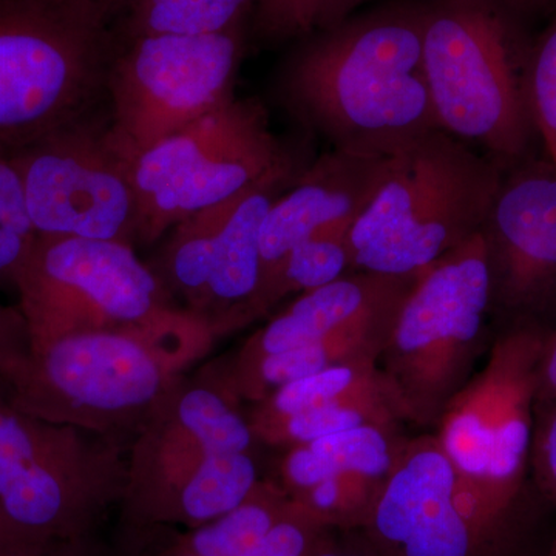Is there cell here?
Listing matches in <instances>:
<instances>
[{"instance_id": "1", "label": "cell", "mask_w": 556, "mask_h": 556, "mask_svg": "<svg viewBox=\"0 0 556 556\" xmlns=\"http://www.w3.org/2000/svg\"><path fill=\"white\" fill-rule=\"evenodd\" d=\"M427 2L388 3L302 39L281 75L292 112L336 149L393 155L441 129L424 75Z\"/></svg>"}, {"instance_id": "2", "label": "cell", "mask_w": 556, "mask_h": 556, "mask_svg": "<svg viewBox=\"0 0 556 556\" xmlns=\"http://www.w3.org/2000/svg\"><path fill=\"white\" fill-rule=\"evenodd\" d=\"M503 167L442 129L390 156L375 199L350 230L353 269L412 276L484 229Z\"/></svg>"}, {"instance_id": "3", "label": "cell", "mask_w": 556, "mask_h": 556, "mask_svg": "<svg viewBox=\"0 0 556 556\" xmlns=\"http://www.w3.org/2000/svg\"><path fill=\"white\" fill-rule=\"evenodd\" d=\"M119 0H0V146L94 112L118 47Z\"/></svg>"}, {"instance_id": "4", "label": "cell", "mask_w": 556, "mask_h": 556, "mask_svg": "<svg viewBox=\"0 0 556 556\" xmlns=\"http://www.w3.org/2000/svg\"><path fill=\"white\" fill-rule=\"evenodd\" d=\"M515 14L485 0H430L424 75L439 127L481 146L504 170L527 159L535 137L527 70L530 51Z\"/></svg>"}, {"instance_id": "5", "label": "cell", "mask_w": 556, "mask_h": 556, "mask_svg": "<svg viewBox=\"0 0 556 556\" xmlns=\"http://www.w3.org/2000/svg\"><path fill=\"white\" fill-rule=\"evenodd\" d=\"M493 292L484 229L417 274L378 362L408 419H439L467 382Z\"/></svg>"}, {"instance_id": "6", "label": "cell", "mask_w": 556, "mask_h": 556, "mask_svg": "<svg viewBox=\"0 0 556 556\" xmlns=\"http://www.w3.org/2000/svg\"><path fill=\"white\" fill-rule=\"evenodd\" d=\"M294 169L262 104L233 98L131 161L141 212L138 237L156 239L189 215Z\"/></svg>"}, {"instance_id": "7", "label": "cell", "mask_w": 556, "mask_h": 556, "mask_svg": "<svg viewBox=\"0 0 556 556\" xmlns=\"http://www.w3.org/2000/svg\"><path fill=\"white\" fill-rule=\"evenodd\" d=\"M544 336L508 332L484 368L467 380L439 416V445L460 489L489 517L506 521L517 500L533 442V402Z\"/></svg>"}, {"instance_id": "8", "label": "cell", "mask_w": 556, "mask_h": 556, "mask_svg": "<svg viewBox=\"0 0 556 556\" xmlns=\"http://www.w3.org/2000/svg\"><path fill=\"white\" fill-rule=\"evenodd\" d=\"M248 24L214 35L121 38L110 62L109 137L130 163L139 153L236 98Z\"/></svg>"}, {"instance_id": "9", "label": "cell", "mask_w": 556, "mask_h": 556, "mask_svg": "<svg viewBox=\"0 0 556 556\" xmlns=\"http://www.w3.org/2000/svg\"><path fill=\"white\" fill-rule=\"evenodd\" d=\"M38 236L129 243L139 236L131 163L115 149L109 123L89 115L10 150Z\"/></svg>"}, {"instance_id": "10", "label": "cell", "mask_w": 556, "mask_h": 556, "mask_svg": "<svg viewBox=\"0 0 556 556\" xmlns=\"http://www.w3.org/2000/svg\"><path fill=\"white\" fill-rule=\"evenodd\" d=\"M13 283L30 345L73 331L83 317L138 324L161 313L159 278L123 241L36 236Z\"/></svg>"}, {"instance_id": "11", "label": "cell", "mask_w": 556, "mask_h": 556, "mask_svg": "<svg viewBox=\"0 0 556 556\" xmlns=\"http://www.w3.org/2000/svg\"><path fill=\"white\" fill-rule=\"evenodd\" d=\"M503 525L464 495L434 437L399 450L361 527L380 556H493Z\"/></svg>"}, {"instance_id": "12", "label": "cell", "mask_w": 556, "mask_h": 556, "mask_svg": "<svg viewBox=\"0 0 556 556\" xmlns=\"http://www.w3.org/2000/svg\"><path fill=\"white\" fill-rule=\"evenodd\" d=\"M16 407L39 416L56 399L100 412L141 407L159 393L155 358L127 336L70 331L31 345L7 378Z\"/></svg>"}, {"instance_id": "13", "label": "cell", "mask_w": 556, "mask_h": 556, "mask_svg": "<svg viewBox=\"0 0 556 556\" xmlns=\"http://www.w3.org/2000/svg\"><path fill=\"white\" fill-rule=\"evenodd\" d=\"M493 291L510 308L556 298V164L525 160L497 190L484 226Z\"/></svg>"}, {"instance_id": "14", "label": "cell", "mask_w": 556, "mask_h": 556, "mask_svg": "<svg viewBox=\"0 0 556 556\" xmlns=\"http://www.w3.org/2000/svg\"><path fill=\"white\" fill-rule=\"evenodd\" d=\"M390 156L334 148L292 179L263 222L260 292L302 241L329 226L356 222L382 185Z\"/></svg>"}, {"instance_id": "15", "label": "cell", "mask_w": 556, "mask_h": 556, "mask_svg": "<svg viewBox=\"0 0 556 556\" xmlns=\"http://www.w3.org/2000/svg\"><path fill=\"white\" fill-rule=\"evenodd\" d=\"M39 420L0 397V511L22 529L53 525L65 501L56 441Z\"/></svg>"}, {"instance_id": "16", "label": "cell", "mask_w": 556, "mask_h": 556, "mask_svg": "<svg viewBox=\"0 0 556 556\" xmlns=\"http://www.w3.org/2000/svg\"><path fill=\"white\" fill-rule=\"evenodd\" d=\"M417 274L383 276L354 270L348 276L303 292L287 311L260 332V357L313 345L358 318L402 302ZM258 357V358H260Z\"/></svg>"}, {"instance_id": "17", "label": "cell", "mask_w": 556, "mask_h": 556, "mask_svg": "<svg viewBox=\"0 0 556 556\" xmlns=\"http://www.w3.org/2000/svg\"><path fill=\"white\" fill-rule=\"evenodd\" d=\"M295 172L274 175L230 200L215 239L214 266L204 303L254 309L263 277V222L277 197L298 177Z\"/></svg>"}, {"instance_id": "18", "label": "cell", "mask_w": 556, "mask_h": 556, "mask_svg": "<svg viewBox=\"0 0 556 556\" xmlns=\"http://www.w3.org/2000/svg\"><path fill=\"white\" fill-rule=\"evenodd\" d=\"M390 431L362 426L300 444L289 453L285 473L303 490L346 473L386 479L399 452Z\"/></svg>"}, {"instance_id": "19", "label": "cell", "mask_w": 556, "mask_h": 556, "mask_svg": "<svg viewBox=\"0 0 556 556\" xmlns=\"http://www.w3.org/2000/svg\"><path fill=\"white\" fill-rule=\"evenodd\" d=\"M258 0H130L121 16V38L149 35H214L249 24Z\"/></svg>"}, {"instance_id": "20", "label": "cell", "mask_w": 556, "mask_h": 556, "mask_svg": "<svg viewBox=\"0 0 556 556\" xmlns=\"http://www.w3.org/2000/svg\"><path fill=\"white\" fill-rule=\"evenodd\" d=\"M351 226H329L292 249L260 292L254 309L266 308L289 292L313 291L351 274Z\"/></svg>"}, {"instance_id": "21", "label": "cell", "mask_w": 556, "mask_h": 556, "mask_svg": "<svg viewBox=\"0 0 556 556\" xmlns=\"http://www.w3.org/2000/svg\"><path fill=\"white\" fill-rule=\"evenodd\" d=\"M230 200L203 208L175 225L174 239L167 247V277L193 302L204 303L206 298L214 266L215 239Z\"/></svg>"}, {"instance_id": "22", "label": "cell", "mask_w": 556, "mask_h": 556, "mask_svg": "<svg viewBox=\"0 0 556 556\" xmlns=\"http://www.w3.org/2000/svg\"><path fill=\"white\" fill-rule=\"evenodd\" d=\"M255 478L247 453L208 455L182 490V508L193 519L223 517L247 503Z\"/></svg>"}, {"instance_id": "23", "label": "cell", "mask_w": 556, "mask_h": 556, "mask_svg": "<svg viewBox=\"0 0 556 556\" xmlns=\"http://www.w3.org/2000/svg\"><path fill=\"white\" fill-rule=\"evenodd\" d=\"M369 0H258L252 28L266 42L305 39L350 20Z\"/></svg>"}, {"instance_id": "24", "label": "cell", "mask_w": 556, "mask_h": 556, "mask_svg": "<svg viewBox=\"0 0 556 556\" xmlns=\"http://www.w3.org/2000/svg\"><path fill=\"white\" fill-rule=\"evenodd\" d=\"M179 420L199 441L204 455L247 453L252 431L247 420L212 391H189L179 402Z\"/></svg>"}, {"instance_id": "25", "label": "cell", "mask_w": 556, "mask_h": 556, "mask_svg": "<svg viewBox=\"0 0 556 556\" xmlns=\"http://www.w3.org/2000/svg\"><path fill=\"white\" fill-rule=\"evenodd\" d=\"M36 236L20 174L0 146V283H13Z\"/></svg>"}, {"instance_id": "26", "label": "cell", "mask_w": 556, "mask_h": 556, "mask_svg": "<svg viewBox=\"0 0 556 556\" xmlns=\"http://www.w3.org/2000/svg\"><path fill=\"white\" fill-rule=\"evenodd\" d=\"M527 100L533 129L556 164V20L530 51Z\"/></svg>"}, {"instance_id": "27", "label": "cell", "mask_w": 556, "mask_h": 556, "mask_svg": "<svg viewBox=\"0 0 556 556\" xmlns=\"http://www.w3.org/2000/svg\"><path fill=\"white\" fill-rule=\"evenodd\" d=\"M274 522L276 519L269 508L243 503L236 510L223 515L214 526L200 530L193 536V548L199 556H239L254 546Z\"/></svg>"}, {"instance_id": "28", "label": "cell", "mask_w": 556, "mask_h": 556, "mask_svg": "<svg viewBox=\"0 0 556 556\" xmlns=\"http://www.w3.org/2000/svg\"><path fill=\"white\" fill-rule=\"evenodd\" d=\"M308 544V532L302 526L292 521H278L254 546L239 556H303Z\"/></svg>"}, {"instance_id": "29", "label": "cell", "mask_w": 556, "mask_h": 556, "mask_svg": "<svg viewBox=\"0 0 556 556\" xmlns=\"http://www.w3.org/2000/svg\"><path fill=\"white\" fill-rule=\"evenodd\" d=\"M28 336L24 317L0 306V378L5 379L28 354Z\"/></svg>"}, {"instance_id": "30", "label": "cell", "mask_w": 556, "mask_h": 556, "mask_svg": "<svg viewBox=\"0 0 556 556\" xmlns=\"http://www.w3.org/2000/svg\"><path fill=\"white\" fill-rule=\"evenodd\" d=\"M533 438V459L541 485L556 501V399Z\"/></svg>"}, {"instance_id": "31", "label": "cell", "mask_w": 556, "mask_h": 556, "mask_svg": "<svg viewBox=\"0 0 556 556\" xmlns=\"http://www.w3.org/2000/svg\"><path fill=\"white\" fill-rule=\"evenodd\" d=\"M538 397L556 399V334L544 340L538 369Z\"/></svg>"}, {"instance_id": "32", "label": "cell", "mask_w": 556, "mask_h": 556, "mask_svg": "<svg viewBox=\"0 0 556 556\" xmlns=\"http://www.w3.org/2000/svg\"><path fill=\"white\" fill-rule=\"evenodd\" d=\"M316 556H380L378 552L368 543L367 538L358 535V538H350L345 541V546L329 548V551L320 552Z\"/></svg>"}, {"instance_id": "33", "label": "cell", "mask_w": 556, "mask_h": 556, "mask_svg": "<svg viewBox=\"0 0 556 556\" xmlns=\"http://www.w3.org/2000/svg\"><path fill=\"white\" fill-rule=\"evenodd\" d=\"M485 2L495 3L501 9L519 16V14L536 13L543 10L551 0H485Z\"/></svg>"}, {"instance_id": "34", "label": "cell", "mask_w": 556, "mask_h": 556, "mask_svg": "<svg viewBox=\"0 0 556 556\" xmlns=\"http://www.w3.org/2000/svg\"><path fill=\"white\" fill-rule=\"evenodd\" d=\"M121 3L124 5V10H126L127 3L130 2V0H119Z\"/></svg>"}, {"instance_id": "35", "label": "cell", "mask_w": 556, "mask_h": 556, "mask_svg": "<svg viewBox=\"0 0 556 556\" xmlns=\"http://www.w3.org/2000/svg\"><path fill=\"white\" fill-rule=\"evenodd\" d=\"M0 519H2V521L9 522V519L3 517L2 511H0ZM9 525H10V522H9Z\"/></svg>"}, {"instance_id": "36", "label": "cell", "mask_w": 556, "mask_h": 556, "mask_svg": "<svg viewBox=\"0 0 556 556\" xmlns=\"http://www.w3.org/2000/svg\"><path fill=\"white\" fill-rule=\"evenodd\" d=\"M551 556H556V547L554 548V551H552Z\"/></svg>"}, {"instance_id": "37", "label": "cell", "mask_w": 556, "mask_h": 556, "mask_svg": "<svg viewBox=\"0 0 556 556\" xmlns=\"http://www.w3.org/2000/svg\"><path fill=\"white\" fill-rule=\"evenodd\" d=\"M197 556H199V555H197Z\"/></svg>"}]
</instances>
